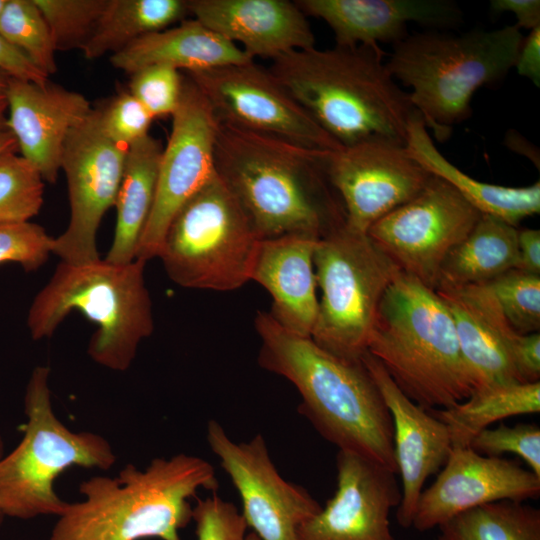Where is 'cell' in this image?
Instances as JSON below:
<instances>
[{"label": "cell", "mask_w": 540, "mask_h": 540, "mask_svg": "<svg viewBox=\"0 0 540 540\" xmlns=\"http://www.w3.org/2000/svg\"><path fill=\"white\" fill-rule=\"evenodd\" d=\"M330 151L219 122L215 171L238 199L260 239H321L346 221L326 169Z\"/></svg>", "instance_id": "1"}, {"label": "cell", "mask_w": 540, "mask_h": 540, "mask_svg": "<svg viewBox=\"0 0 540 540\" xmlns=\"http://www.w3.org/2000/svg\"><path fill=\"white\" fill-rule=\"evenodd\" d=\"M254 324L260 366L295 386L299 411L317 432L339 450L397 474L391 414L362 361L326 351L311 337L282 327L269 312H258Z\"/></svg>", "instance_id": "2"}, {"label": "cell", "mask_w": 540, "mask_h": 540, "mask_svg": "<svg viewBox=\"0 0 540 540\" xmlns=\"http://www.w3.org/2000/svg\"><path fill=\"white\" fill-rule=\"evenodd\" d=\"M380 46L291 51L268 68L340 146L380 140L405 145L416 114Z\"/></svg>", "instance_id": "3"}, {"label": "cell", "mask_w": 540, "mask_h": 540, "mask_svg": "<svg viewBox=\"0 0 540 540\" xmlns=\"http://www.w3.org/2000/svg\"><path fill=\"white\" fill-rule=\"evenodd\" d=\"M217 488L215 469L197 456L155 458L143 470L127 464L116 478L82 482L85 499L67 504L49 540H182L193 514L188 499Z\"/></svg>", "instance_id": "4"}, {"label": "cell", "mask_w": 540, "mask_h": 540, "mask_svg": "<svg viewBox=\"0 0 540 540\" xmlns=\"http://www.w3.org/2000/svg\"><path fill=\"white\" fill-rule=\"evenodd\" d=\"M367 352L426 410L450 408L474 391L448 309L435 290L403 272L380 301Z\"/></svg>", "instance_id": "5"}, {"label": "cell", "mask_w": 540, "mask_h": 540, "mask_svg": "<svg viewBox=\"0 0 540 540\" xmlns=\"http://www.w3.org/2000/svg\"><path fill=\"white\" fill-rule=\"evenodd\" d=\"M523 38L515 25L462 34L415 32L394 44L385 62L392 77L410 89L427 130L444 142L470 117L474 93L514 68Z\"/></svg>", "instance_id": "6"}, {"label": "cell", "mask_w": 540, "mask_h": 540, "mask_svg": "<svg viewBox=\"0 0 540 540\" xmlns=\"http://www.w3.org/2000/svg\"><path fill=\"white\" fill-rule=\"evenodd\" d=\"M145 264L138 259L122 265L101 259L61 261L29 308L32 338L51 337L69 313L79 311L97 325L88 345L92 360L111 370H127L140 342L154 329Z\"/></svg>", "instance_id": "7"}, {"label": "cell", "mask_w": 540, "mask_h": 540, "mask_svg": "<svg viewBox=\"0 0 540 540\" xmlns=\"http://www.w3.org/2000/svg\"><path fill=\"white\" fill-rule=\"evenodd\" d=\"M50 369L34 368L24 404L27 423L18 446L0 459V509L4 516H60L68 502L54 491L55 479L71 466L110 469L116 456L96 433L68 429L55 415L48 385Z\"/></svg>", "instance_id": "8"}, {"label": "cell", "mask_w": 540, "mask_h": 540, "mask_svg": "<svg viewBox=\"0 0 540 540\" xmlns=\"http://www.w3.org/2000/svg\"><path fill=\"white\" fill-rule=\"evenodd\" d=\"M260 238L215 172L176 213L158 257L181 287L232 291L251 280Z\"/></svg>", "instance_id": "9"}, {"label": "cell", "mask_w": 540, "mask_h": 540, "mask_svg": "<svg viewBox=\"0 0 540 540\" xmlns=\"http://www.w3.org/2000/svg\"><path fill=\"white\" fill-rule=\"evenodd\" d=\"M313 264L321 296L311 338L342 359L359 361L380 301L401 271L367 234L345 224L317 241Z\"/></svg>", "instance_id": "10"}, {"label": "cell", "mask_w": 540, "mask_h": 540, "mask_svg": "<svg viewBox=\"0 0 540 540\" xmlns=\"http://www.w3.org/2000/svg\"><path fill=\"white\" fill-rule=\"evenodd\" d=\"M481 214L449 183L432 175L416 196L376 221L367 236L401 272L435 290L445 258Z\"/></svg>", "instance_id": "11"}, {"label": "cell", "mask_w": 540, "mask_h": 540, "mask_svg": "<svg viewBox=\"0 0 540 540\" xmlns=\"http://www.w3.org/2000/svg\"><path fill=\"white\" fill-rule=\"evenodd\" d=\"M187 74L220 123L279 137L314 150L335 151L342 147L269 69L254 60Z\"/></svg>", "instance_id": "12"}, {"label": "cell", "mask_w": 540, "mask_h": 540, "mask_svg": "<svg viewBox=\"0 0 540 540\" xmlns=\"http://www.w3.org/2000/svg\"><path fill=\"white\" fill-rule=\"evenodd\" d=\"M128 147L104 133L97 109L72 129L64 144L61 169L68 186L70 220L54 238L61 261L84 264L100 259L96 236L106 211L115 204Z\"/></svg>", "instance_id": "13"}, {"label": "cell", "mask_w": 540, "mask_h": 540, "mask_svg": "<svg viewBox=\"0 0 540 540\" xmlns=\"http://www.w3.org/2000/svg\"><path fill=\"white\" fill-rule=\"evenodd\" d=\"M172 116L170 136L160 156L153 207L136 259L158 257L167 229L179 209L215 174L219 120L189 79H184Z\"/></svg>", "instance_id": "14"}, {"label": "cell", "mask_w": 540, "mask_h": 540, "mask_svg": "<svg viewBox=\"0 0 540 540\" xmlns=\"http://www.w3.org/2000/svg\"><path fill=\"white\" fill-rule=\"evenodd\" d=\"M206 439L240 496L248 527L261 540H297L300 526L322 506L305 488L279 474L263 435L236 443L210 420Z\"/></svg>", "instance_id": "15"}, {"label": "cell", "mask_w": 540, "mask_h": 540, "mask_svg": "<svg viewBox=\"0 0 540 540\" xmlns=\"http://www.w3.org/2000/svg\"><path fill=\"white\" fill-rule=\"evenodd\" d=\"M326 169L342 201L346 227L363 234L416 196L432 176L409 156L405 145L380 140L330 151Z\"/></svg>", "instance_id": "16"}, {"label": "cell", "mask_w": 540, "mask_h": 540, "mask_svg": "<svg viewBox=\"0 0 540 540\" xmlns=\"http://www.w3.org/2000/svg\"><path fill=\"white\" fill-rule=\"evenodd\" d=\"M540 494V477L512 460L469 446L452 447L435 481L420 494L412 527L428 531L470 509L501 500L524 502Z\"/></svg>", "instance_id": "17"}, {"label": "cell", "mask_w": 540, "mask_h": 540, "mask_svg": "<svg viewBox=\"0 0 540 540\" xmlns=\"http://www.w3.org/2000/svg\"><path fill=\"white\" fill-rule=\"evenodd\" d=\"M336 469L334 495L300 526L297 540H395L389 515L401 501L396 474L346 450L338 451Z\"/></svg>", "instance_id": "18"}, {"label": "cell", "mask_w": 540, "mask_h": 540, "mask_svg": "<svg viewBox=\"0 0 540 540\" xmlns=\"http://www.w3.org/2000/svg\"><path fill=\"white\" fill-rule=\"evenodd\" d=\"M361 361L391 414L397 474L401 478L396 518L403 528H410L425 482L439 472L449 457L450 434L444 423L398 388L374 356L366 352Z\"/></svg>", "instance_id": "19"}, {"label": "cell", "mask_w": 540, "mask_h": 540, "mask_svg": "<svg viewBox=\"0 0 540 540\" xmlns=\"http://www.w3.org/2000/svg\"><path fill=\"white\" fill-rule=\"evenodd\" d=\"M91 111L81 93L10 77L7 128L20 155L40 171L44 181L55 183L66 139Z\"/></svg>", "instance_id": "20"}, {"label": "cell", "mask_w": 540, "mask_h": 540, "mask_svg": "<svg viewBox=\"0 0 540 540\" xmlns=\"http://www.w3.org/2000/svg\"><path fill=\"white\" fill-rule=\"evenodd\" d=\"M448 309L474 391L521 383L513 363L519 335L487 284L435 289Z\"/></svg>", "instance_id": "21"}, {"label": "cell", "mask_w": 540, "mask_h": 540, "mask_svg": "<svg viewBox=\"0 0 540 540\" xmlns=\"http://www.w3.org/2000/svg\"><path fill=\"white\" fill-rule=\"evenodd\" d=\"M194 19L239 46L249 57L269 58L315 47L307 16L288 0H191Z\"/></svg>", "instance_id": "22"}, {"label": "cell", "mask_w": 540, "mask_h": 540, "mask_svg": "<svg viewBox=\"0 0 540 540\" xmlns=\"http://www.w3.org/2000/svg\"><path fill=\"white\" fill-rule=\"evenodd\" d=\"M306 16L323 20L339 47L392 46L408 35L407 24L435 29L456 25L462 12L447 0H297Z\"/></svg>", "instance_id": "23"}, {"label": "cell", "mask_w": 540, "mask_h": 540, "mask_svg": "<svg viewBox=\"0 0 540 540\" xmlns=\"http://www.w3.org/2000/svg\"><path fill=\"white\" fill-rule=\"evenodd\" d=\"M317 241L303 235L261 239L251 271V280L272 297L271 316L304 337H311L318 313L313 264Z\"/></svg>", "instance_id": "24"}, {"label": "cell", "mask_w": 540, "mask_h": 540, "mask_svg": "<svg viewBox=\"0 0 540 540\" xmlns=\"http://www.w3.org/2000/svg\"><path fill=\"white\" fill-rule=\"evenodd\" d=\"M251 60L239 46L196 19L144 36L110 57L115 68L129 74L152 65L190 73Z\"/></svg>", "instance_id": "25"}, {"label": "cell", "mask_w": 540, "mask_h": 540, "mask_svg": "<svg viewBox=\"0 0 540 540\" xmlns=\"http://www.w3.org/2000/svg\"><path fill=\"white\" fill-rule=\"evenodd\" d=\"M405 149L427 172L449 183L483 214L517 227L540 211V182L525 187H506L476 180L457 168L437 149L419 113L409 123Z\"/></svg>", "instance_id": "26"}, {"label": "cell", "mask_w": 540, "mask_h": 540, "mask_svg": "<svg viewBox=\"0 0 540 540\" xmlns=\"http://www.w3.org/2000/svg\"><path fill=\"white\" fill-rule=\"evenodd\" d=\"M162 149L161 143L150 135L128 147L114 204L116 226L111 247L104 259L107 262L122 265L136 259L155 199Z\"/></svg>", "instance_id": "27"}, {"label": "cell", "mask_w": 540, "mask_h": 540, "mask_svg": "<svg viewBox=\"0 0 540 540\" xmlns=\"http://www.w3.org/2000/svg\"><path fill=\"white\" fill-rule=\"evenodd\" d=\"M517 235V227L482 213L470 233L445 258L436 288L486 284L515 268Z\"/></svg>", "instance_id": "28"}, {"label": "cell", "mask_w": 540, "mask_h": 540, "mask_svg": "<svg viewBox=\"0 0 540 540\" xmlns=\"http://www.w3.org/2000/svg\"><path fill=\"white\" fill-rule=\"evenodd\" d=\"M449 431L452 447H467L480 431L503 419L540 412V382L512 383L473 391L446 409L429 410Z\"/></svg>", "instance_id": "29"}, {"label": "cell", "mask_w": 540, "mask_h": 540, "mask_svg": "<svg viewBox=\"0 0 540 540\" xmlns=\"http://www.w3.org/2000/svg\"><path fill=\"white\" fill-rule=\"evenodd\" d=\"M187 13L188 1L184 0H108L81 50L88 60L113 55L144 36L169 28Z\"/></svg>", "instance_id": "30"}, {"label": "cell", "mask_w": 540, "mask_h": 540, "mask_svg": "<svg viewBox=\"0 0 540 540\" xmlns=\"http://www.w3.org/2000/svg\"><path fill=\"white\" fill-rule=\"evenodd\" d=\"M438 528V540H540V510L501 500L465 511Z\"/></svg>", "instance_id": "31"}, {"label": "cell", "mask_w": 540, "mask_h": 540, "mask_svg": "<svg viewBox=\"0 0 540 540\" xmlns=\"http://www.w3.org/2000/svg\"><path fill=\"white\" fill-rule=\"evenodd\" d=\"M0 35L47 76L56 72L53 38L34 0H7Z\"/></svg>", "instance_id": "32"}, {"label": "cell", "mask_w": 540, "mask_h": 540, "mask_svg": "<svg viewBox=\"0 0 540 540\" xmlns=\"http://www.w3.org/2000/svg\"><path fill=\"white\" fill-rule=\"evenodd\" d=\"M17 151L0 154V224L29 221L43 205L44 179Z\"/></svg>", "instance_id": "33"}, {"label": "cell", "mask_w": 540, "mask_h": 540, "mask_svg": "<svg viewBox=\"0 0 540 540\" xmlns=\"http://www.w3.org/2000/svg\"><path fill=\"white\" fill-rule=\"evenodd\" d=\"M34 1L49 26L56 51L82 49L108 3V0Z\"/></svg>", "instance_id": "34"}, {"label": "cell", "mask_w": 540, "mask_h": 540, "mask_svg": "<svg viewBox=\"0 0 540 540\" xmlns=\"http://www.w3.org/2000/svg\"><path fill=\"white\" fill-rule=\"evenodd\" d=\"M506 319L519 334L539 332L540 275L512 268L486 283Z\"/></svg>", "instance_id": "35"}, {"label": "cell", "mask_w": 540, "mask_h": 540, "mask_svg": "<svg viewBox=\"0 0 540 540\" xmlns=\"http://www.w3.org/2000/svg\"><path fill=\"white\" fill-rule=\"evenodd\" d=\"M469 447L490 457L515 454L540 477V428L536 424L507 426L501 423L497 427L486 428L474 436Z\"/></svg>", "instance_id": "36"}, {"label": "cell", "mask_w": 540, "mask_h": 540, "mask_svg": "<svg viewBox=\"0 0 540 540\" xmlns=\"http://www.w3.org/2000/svg\"><path fill=\"white\" fill-rule=\"evenodd\" d=\"M183 81L172 67L147 66L131 74L129 92L153 118L172 115L181 98Z\"/></svg>", "instance_id": "37"}, {"label": "cell", "mask_w": 540, "mask_h": 540, "mask_svg": "<svg viewBox=\"0 0 540 540\" xmlns=\"http://www.w3.org/2000/svg\"><path fill=\"white\" fill-rule=\"evenodd\" d=\"M54 238L29 221L0 224V264L15 262L27 271L39 269L53 251Z\"/></svg>", "instance_id": "38"}, {"label": "cell", "mask_w": 540, "mask_h": 540, "mask_svg": "<svg viewBox=\"0 0 540 540\" xmlns=\"http://www.w3.org/2000/svg\"><path fill=\"white\" fill-rule=\"evenodd\" d=\"M197 540H261L248 525L241 512L229 501L214 493L198 500L193 507Z\"/></svg>", "instance_id": "39"}, {"label": "cell", "mask_w": 540, "mask_h": 540, "mask_svg": "<svg viewBox=\"0 0 540 540\" xmlns=\"http://www.w3.org/2000/svg\"><path fill=\"white\" fill-rule=\"evenodd\" d=\"M97 110L104 133L118 144L129 147L149 135L153 117L129 91Z\"/></svg>", "instance_id": "40"}, {"label": "cell", "mask_w": 540, "mask_h": 540, "mask_svg": "<svg viewBox=\"0 0 540 540\" xmlns=\"http://www.w3.org/2000/svg\"><path fill=\"white\" fill-rule=\"evenodd\" d=\"M513 363L521 383L540 382V333L519 334L513 349Z\"/></svg>", "instance_id": "41"}, {"label": "cell", "mask_w": 540, "mask_h": 540, "mask_svg": "<svg viewBox=\"0 0 540 540\" xmlns=\"http://www.w3.org/2000/svg\"><path fill=\"white\" fill-rule=\"evenodd\" d=\"M0 70L12 78L44 85L48 76L0 35Z\"/></svg>", "instance_id": "42"}, {"label": "cell", "mask_w": 540, "mask_h": 540, "mask_svg": "<svg viewBox=\"0 0 540 540\" xmlns=\"http://www.w3.org/2000/svg\"><path fill=\"white\" fill-rule=\"evenodd\" d=\"M514 68L520 76L540 86V26L523 38Z\"/></svg>", "instance_id": "43"}, {"label": "cell", "mask_w": 540, "mask_h": 540, "mask_svg": "<svg viewBox=\"0 0 540 540\" xmlns=\"http://www.w3.org/2000/svg\"><path fill=\"white\" fill-rule=\"evenodd\" d=\"M490 7L493 12L499 14L511 12L515 15V26L532 30L540 26V1L539 0H492Z\"/></svg>", "instance_id": "44"}, {"label": "cell", "mask_w": 540, "mask_h": 540, "mask_svg": "<svg viewBox=\"0 0 540 540\" xmlns=\"http://www.w3.org/2000/svg\"><path fill=\"white\" fill-rule=\"evenodd\" d=\"M518 259L516 269L533 275H540V230L518 229Z\"/></svg>", "instance_id": "45"}, {"label": "cell", "mask_w": 540, "mask_h": 540, "mask_svg": "<svg viewBox=\"0 0 540 540\" xmlns=\"http://www.w3.org/2000/svg\"><path fill=\"white\" fill-rule=\"evenodd\" d=\"M9 80L10 76L0 70V134L9 131L7 128Z\"/></svg>", "instance_id": "46"}, {"label": "cell", "mask_w": 540, "mask_h": 540, "mask_svg": "<svg viewBox=\"0 0 540 540\" xmlns=\"http://www.w3.org/2000/svg\"><path fill=\"white\" fill-rule=\"evenodd\" d=\"M18 150L16 140L10 131L0 134V154Z\"/></svg>", "instance_id": "47"}, {"label": "cell", "mask_w": 540, "mask_h": 540, "mask_svg": "<svg viewBox=\"0 0 540 540\" xmlns=\"http://www.w3.org/2000/svg\"><path fill=\"white\" fill-rule=\"evenodd\" d=\"M3 454V441H2V438L0 437V459L2 458V455ZM3 517H4V514L2 513L1 509H0V524L3 520Z\"/></svg>", "instance_id": "48"}, {"label": "cell", "mask_w": 540, "mask_h": 540, "mask_svg": "<svg viewBox=\"0 0 540 540\" xmlns=\"http://www.w3.org/2000/svg\"><path fill=\"white\" fill-rule=\"evenodd\" d=\"M6 4H7V0H0V18L3 14Z\"/></svg>", "instance_id": "49"}]
</instances>
